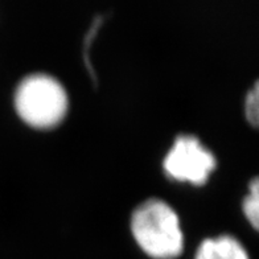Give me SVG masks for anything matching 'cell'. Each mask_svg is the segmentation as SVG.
Instances as JSON below:
<instances>
[{"label": "cell", "instance_id": "obj_1", "mask_svg": "<svg viewBox=\"0 0 259 259\" xmlns=\"http://www.w3.org/2000/svg\"><path fill=\"white\" fill-rule=\"evenodd\" d=\"M139 247L154 259H176L184 250V234L175 209L159 198L142 202L131 217Z\"/></svg>", "mask_w": 259, "mask_h": 259}, {"label": "cell", "instance_id": "obj_2", "mask_svg": "<svg viewBox=\"0 0 259 259\" xmlns=\"http://www.w3.org/2000/svg\"><path fill=\"white\" fill-rule=\"evenodd\" d=\"M15 109L28 126L38 130L55 128L68 114V93L55 77L34 73L17 86Z\"/></svg>", "mask_w": 259, "mask_h": 259}, {"label": "cell", "instance_id": "obj_3", "mask_svg": "<svg viewBox=\"0 0 259 259\" xmlns=\"http://www.w3.org/2000/svg\"><path fill=\"white\" fill-rule=\"evenodd\" d=\"M215 167L214 155L193 135H179L163 161L168 178L193 185H204Z\"/></svg>", "mask_w": 259, "mask_h": 259}, {"label": "cell", "instance_id": "obj_4", "mask_svg": "<svg viewBox=\"0 0 259 259\" xmlns=\"http://www.w3.org/2000/svg\"><path fill=\"white\" fill-rule=\"evenodd\" d=\"M194 259H250L246 249L232 235L202 241Z\"/></svg>", "mask_w": 259, "mask_h": 259}, {"label": "cell", "instance_id": "obj_5", "mask_svg": "<svg viewBox=\"0 0 259 259\" xmlns=\"http://www.w3.org/2000/svg\"><path fill=\"white\" fill-rule=\"evenodd\" d=\"M242 210L246 220L252 228H259V180L252 179L249 184V193L246 194L242 202Z\"/></svg>", "mask_w": 259, "mask_h": 259}, {"label": "cell", "instance_id": "obj_6", "mask_svg": "<svg viewBox=\"0 0 259 259\" xmlns=\"http://www.w3.org/2000/svg\"><path fill=\"white\" fill-rule=\"evenodd\" d=\"M245 116L252 127L258 126L259 122V86L258 82L254 83L252 89L246 94Z\"/></svg>", "mask_w": 259, "mask_h": 259}]
</instances>
